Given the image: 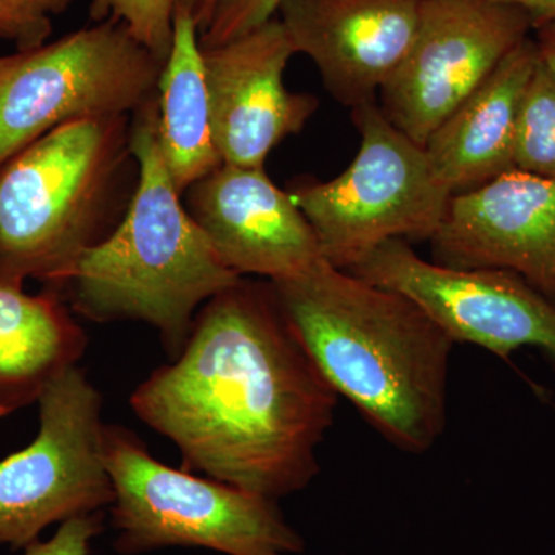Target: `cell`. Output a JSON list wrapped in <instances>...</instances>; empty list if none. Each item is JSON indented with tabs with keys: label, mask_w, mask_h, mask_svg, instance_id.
Listing matches in <instances>:
<instances>
[{
	"label": "cell",
	"mask_w": 555,
	"mask_h": 555,
	"mask_svg": "<svg viewBox=\"0 0 555 555\" xmlns=\"http://www.w3.org/2000/svg\"><path fill=\"white\" fill-rule=\"evenodd\" d=\"M73 0H0V39L17 51L43 46L53 33V20Z\"/></svg>",
	"instance_id": "ffe728a7"
},
{
	"label": "cell",
	"mask_w": 555,
	"mask_h": 555,
	"mask_svg": "<svg viewBox=\"0 0 555 555\" xmlns=\"http://www.w3.org/2000/svg\"><path fill=\"white\" fill-rule=\"evenodd\" d=\"M349 272L411 298L454 343L502 360L534 347L555 371V302L517 273L448 268L418 257L403 240L387 241Z\"/></svg>",
	"instance_id": "30bf717a"
},
{
	"label": "cell",
	"mask_w": 555,
	"mask_h": 555,
	"mask_svg": "<svg viewBox=\"0 0 555 555\" xmlns=\"http://www.w3.org/2000/svg\"><path fill=\"white\" fill-rule=\"evenodd\" d=\"M104 529V511L69 518L50 540H36L24 547V555H90L91 543Z\"/></svg>",
	"instance_id": "7402d4cb"
},
{
	"label": "cell",
	"mask_w": 555,
	"mask_h": 555,
	"mask_svg": "<svg viewBox=\"0 0 555 555\" xmlns=\"http://www.w3.org/2000/svg\"><path fill=\"white\" fill-rule=\"evenodd\" d=\"M221 0H190L192 3L193 16L198 24L199 35L208 27L215 11H217Z\"/></svg>",
	"instance_id": "d4e9b609"
},
{
	"label": "cell",
	"mask_w": 555,
	"mask_h": 555,
	"mask_svg": "<svg viewBox=\"0 0 555 555\" xmlns=\"http://www.w3.org/2000/svg\"><path fill=\"white\" fill-rule=\"evenodd\" d=\"M211 120L222 163L264 167L269 153L305 129L318 108L313 94L284 82L295 49L278 17L215 47H201Z\"/></svg>",
	"instance_id": "8fae6325"
},
{
	"label": "cell",
	"mask_w": 555,
	"mask_h": 555,
	"mask_svg": "<svg viewBox=\"0 0 555 555\" xmlns=\"http://www.w3.org/2000/svg\"><path fill=\"white\" fill-rule=\"evenodd\" d=\"M486 2L502 3V5L524 10L534 22V28L555 21V0H486Z\"/></svg>",
	"instance_id": "603a6c76"
},
{
	"label": "cell",
	"mask_w": 555,
	"mask_h": 555,
	"mask_svg": "<svg viewBox=\"0 0 555 555\" xmlns=\"http://www.w3.org/2000/svg\"><path fill=\"white\" fill-rule=\"evenodd\" d=\"M130 145L137 189L107 238L76 262L54 294L93 323L142 321L175 360L199 309L238 283L189 214L160 153L156 98L133 113Z\"/></svg>",
	"instance_id": "3957f363"
},
{
	"label": "cell",
	"mask_w": 555,
	"mask_h": 555,
	"mask_svg": "<svg viewBox=\"0 0 555 555\" xmlns=\"http://www.w3.org/2000/svg\"><path fill=\"white\" fill-rule=\"evenodd\" d=\"M423 0H283L276 17L295 53L317 65L328 93L350 109L377 101L418 28Z\"/></svg>",
	"instance_id": "5bb4252c"
},
{
	"label": "cell",
	"mask_w": 555,
	"mask_h": 555,
	"mask_svg": "<svg viewBox=\"0 0 555 555\" xmlns=\"http://www.w3.org/2000/svg\"><path fill=\"white\" fill-rule=\"evenodd\" d=\"M338 396L270 281L241 278L207 301L181 353L130 397L190 473L278 500L312 483Z\"/></svg>",
	"instance_id": "6da1fadb"
},
{
	"label": "cell",
	"mask_w": 555,
	"mask_h": 555,
	"mask_svg": "<svg viewBox=\"0 0 555 555\" xmlns=\"http://www.w3.org/2000/svg\"><path fill=\"white\" fill-rule=\"evenodd\" d=\"M184 195L219 259L240 276L286 280L324 259L308 218L264 167L222 164Z\"/></svg>",
	"instance_id": "4fadbf2b"
},
{
	"label": "cell",
	"mask_w": 555,
	"mask_h": 555,
	"mask_svg": "<svg viewBox=\"0 0 555 555\" xmlns=\"http://www.w3.org/2000/svg\"><path fill=\"white\" fill-rule=\"evenodd\" d=\"M283 0H221L210 24L199 35L201 47L240 38L276 16Z\"/></svg>",
	"instance_id": "44dd1931"
},
{
	"label": "cell",
	"mask_w": 555,
	"mask_h": 555,
	"mask_svg": "<svg viewBox=\"0 0 555 555\" xmlns=\"http://www.w3.org/2000/svg\"><path fill=\"white\" fill-rule=\"evenodd\" d=\"M516 170L555 181V76L540 62L521 102Z\"/></svg>",
	"instance_id": "ac0fdd59"
},
{
	"label": "cell",
	"mask_w": 555,
	"mask_h": 555,
	"mask_svg": "<svg viewBox=\"0 0 555 555\" xmlns=\"http://www.w3.org/2000/svg\"><path fill=\"white\" fill-rule=\"evenodd\" d=\"M181 0H93L94 21H115L130 35L166 62L173 40L175 11Z\"/></svg>",
	"instance_id": "d6986e66"
},
{
	"label": "cell",
	"mask_w": 555,
	"mask_h": 555,
	"mask_svg": "<svg viewBox=\"0 0 555 555\" xmlns=\"http://www.w3.org/2000/svg\"><path fill=\"white\" fill-rule=\"evenodd\" d=\"M352 119L361 142L350 166L331 181L287 190L323 258L343 270L387 241L433 238L452 196L434 175L425 147L393 127L377 101L352 108Z\"/></svg>",
	"instance_id": "8992f818"
},
{
	"label": "cell",
	"mask_w": 555,
	"mask_h": 555,
	"mask_svg": "<svg viewBox=\"0 0 555 555\" xmlns=\"http://www.w3.org/2000/svg\"><path fill=\"white\" fill-rule=\"evenodd\" d=\"M130 118L76 120L0 166V286L57 292L119 224L137 189Z\"/></svg>",
	"instance_id": "277c9868"
},
{
	"label": "cell",
	"mask_w": 555,
	"mask_h": 555,
	"mask_svg": "<svg viewBox=\"0 0 555 555\" xmlns=\"http://www.w3.org/2000/svg\"><path fill=\"white\" fill-rule=\"evenodd\" d=\"M39 433L0 462V545L24 550L43 529L115 502L102 456V396L78 366L40 396Z\"/></svg>",
	"instance_id": "ba28073f"
},
{
	"label": "cell",
	"mask_w": 555,
	"mask_h": 555,
	"mask_svg": "<svg viewBox=\"0 0 555 555\" xmlns=\"http://www.w3.org/2000/svg\"><path fill=\"white\" fill-rule=\"evenodd\" d=\"M102 456L115 489V547L138 555L204 547L225 555H302L306 542L278 500L158 462L126 426L107 425Z\"/></svg>",
	"instance_id": "5b68a950"
},
{
	"label": "cell",
	"mask_w": 555,
	"mask_h": 555,
	"mask_svg": "<svg viewBox=\"0 0 555 555\" xmlns=\"http://www.w3.org/2000/svg\"><path fill=\"white\" fill-rule=\"evenodd\" d=\"M295 334L338 397L393 448L425 454L448 423L455 343L411 298L326 259L270 281Z\"/></svg>",
	"instance_id": "7a4b0ae2"
},
{
	"label": "cell",
	"mask_w": 555,
	"mask_h": 555,
	"mask_svg": "<svg viewBox=\"0 0 555 555\" xmlns=\"http://www.w3.org/2000/svg\"><path fill=\"white\" fill-rule=\"evenodd\" d=\"M160 153L175 188L184 195L222 166L208 94L199 28L190 0L175 11L173 40L156 90Z\"/></svg>",
	"instance_id": "e0dca14e"
},
{
	"label": "cell",
	"mask_w": 555,
	"mask_h": 555,
	"mask_svg": "<svg viewBox=\"0 0 555 555\" xmlns=\"http://www.w3.org/2000/svg\"><path fill=\"white\" fill-rule=\"evenodd\" d=\"M434 261L517 273L555 302V181L513 170L449 199Z\"/></svg>",
	"instance_id": "7c38bea8"
},
{
	"label": "cell",
	"mask_w": 555,
	"mask_h": 555,
	"mask_svg": "<svg viewBox=\"0 0 555 555\" xmlns=\"http://www.w3.org/2000/svg\"><path fill=\"white\" fill-rule=\"evenodd\" d=\"M524 10L486 0H423L414 42L379 90V108L425 147L516 47L532 36Z\"/></svg>",
	"instance_id": "9c48e42d"
},
{
	"label": "cell",
	"mask_w": 555,
	"mask_h": 555,
	"mask_svg": "<svg viewBox=\"0 0 555 555\" xmlns=\"http://www.w3.org/2000/svg\"><path fill=\"white\" fill-rule=\"evenodd\" d=\"M539 64L535 40L529 36L426 142L434 175L451 195L516 170L521 102Z\"/></svg>",
	"instance_id": "9a60e30c"
},
{
	"label": "cell",
	"mask_w": 555,
	"mask_h": 555,
	"mask_svg": "<svg viewBox=\"0 0 555 555\" xmlns=\"http://www.w3.org/2000/svg\"><path fill=\"white\" fill-rule=\"evenodd\" d=\"M87 345L61 295L0 286V416L38 403L54 379L78 366Z\"/></svg>",
	"instance_id": "2e32d148"
},
{
	"label": "cell",
	"mask_w": 555,
	"mask_h": 555,
	"mask_svg": "<svg viewBox=\"0 0 555 555\" xmlns=\"http://www.w3.org/2000/svg\"><path fill=\"white\" fill-rule=\"evenodd\" d=\"M540 62L555 76V21L539 25L532 31Z\"/></svg>",
	"instance_id": "cb8c5ba5"
},
{
	"label": "cell",
	"mask_w": 555,
	"mask_h": 555,
	"mask_svg": "<svg viewBox=\"0 0 555 555\" xmlns=\"http://www.w3.org/2000/svg\"><path fill=\"white\" fill-rule=\"evenodd\" d=\"M163 67L115 21L0 56V166L65 124L137 113Z\"/></svg>",
	"instance_id": "52a82bcc"
}]
</instances>
